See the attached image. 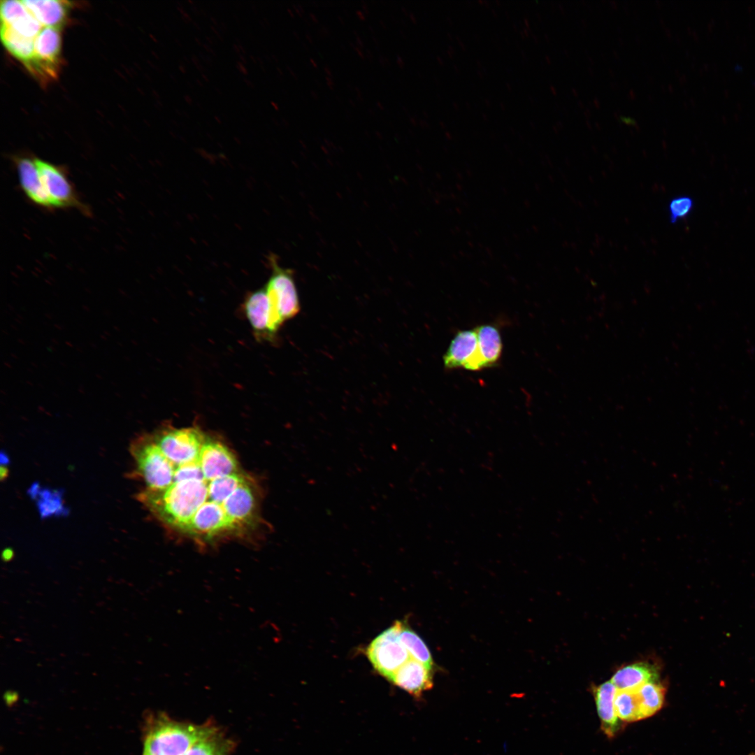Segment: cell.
<instances>
[{
  "label": "cell",
  "instance_id": "17",
  "mask_svg": "<svg viewBox=\"0 0 755 755\" xmlns=\"http://www.w3.org/2000/svg\"><path fill=\"white\" fill-rule=\"evenodd\" d=\"M234 743L217 728L193 745L183 755H229Z\"/></svg>",
  "mask_w": 755,
  "mask_h": 755
},
{
  "label": "cell",
  "instance_id": "1",
  "mask_svg": "<svg viewBox=\"0 0 755 755\" xmlns=\"http://www.w3.org/2000/svg\"><path fill=\"white\" fill-rule=\"evenodd\" d=\"M136 498L164 526L199 544L241 537L259 521V491L231 450L199 426L162 425Z\"/></svg>",
  "mask_w": 755,
  "mask_h": 755
},
{
  "label": "cell",
  "instance_id": "13",
  "mask_svg": "<svg viewBox=\"0 0 755 755\" xmlns=\"http://www.w3.org/2000/svg\"><path fill=\"white\" fill-rule=\"evenodd\" d=\"M477 336L475 330L459 331L452 340L443 357L444 366L447 369L463 367L475 352Z\"/></svg>",
  "mask_w": 755,
  "mask_h": 755
},
{
  "label": "cell",
  "instance_id": "21",
  "mask_svg": "<svg viewBox=\"0 0 755 755\" xmlns=\"http://www.w3.org/2000/svg\"><path fill=\"white\" fill-rule=\"evenodd\" d=\"M693 201L689 196H680L670 200L668 204L669 220L675 224L689 215L693 208Z\"/></svg>",
  "mask_w": 755,
  "mask_h": 755
},
{
  "label": "cell",
  "instance_id": "2",
  "mask_svg": "<svg viewBox=\"0 0 755 755\" xmlns=\"http://www.w3.org/2000/svg\"><path fill=\"white\" fill-rule=\"evenodd\" d=\"M217 728L212 722L195 724L172 719L164 713L151 715L145 726L143 755H183Z\"/></svg>",
  "mask_w": 755,
  "mask_h": 755
},
{
  "label": "cell",
  "instance_id": "5",
  "mask_svg": "<svg viewBox=\"0 0 755 755\" xmlns=\"http://www.w3.org/2000/svg\"><path fill=\"white\" fill-rule=\"evenodd\" d=\"M41 181L53 209L75 208L85 215L89 208L79 199L66 170L50 162L35 158Z\"/></svg>",
  "mask_w": 755,
  "mask_h": 755
},
{
  "label": "cell",
  "instance_id": "3",
  "mask_svg": "<svg viewBox=\"0 0 755 755\" xmlns=\"http://www.w3.org/2000/svg\"><path fill=\"white\" fill-rule=\"evenodd\" d=\"M403 622L396 621L368 645L366 654L375 669L388 680L410 657L398 639Z\"/></svg>",
  "mask_w": 755,
  "mask_h": 755
},
{
  "label": "cell",
  "instance_id": "10",
  "mask_svg": "<svg viewBox=\"0 0 755 755\" xmlns=\"http://www.w3.org/2000/svg\"><path fill=\"white\" fill-rule=\"evenodd\" d=\"M14 162L20 186L29 201L39 207L53 209L42 185L35 158L16 157Z\"/></svg>",
  "mask_w": 755,
  "mask_h": 755
},
{
  "label": "cell",
  "instance_id": "15",
  "mask_svg": "<svg viewBox=\"0 0 755 755\" xmlns=\"http://www.w3.org/2000/svg\"><path fill=\"white\" fill-rule=\"evenodd\" d=\"M666 686L659 680L644 684L635 691L641 719L653 716L664 705Z\"/></svg>",
  "mask_w": 755,
  "mask_h": 755
},
{
  "label": "cell",
  "instance_id": "4",
  "mask_svg": "<svg viewBox=\"0 0 755 755\" xmlns=\"http://www.w3.org/2000/svg\"><path fill=\"white\" fill-rule=\"evenodd\" d=\"M61 51V28L45 27L35 38L34 57L26 68L41 83L47 84L57 78Z\"/></svg>",
  "mask_w": 755,
  "mask_h": 755
},
{
  "label": "cell",
  "instance_id": "16",
  "mask_svg": "<svg viewBox=\"0 0 755 755\" xmlns=\"http://www.w3.org/2000/svg\"><path fill=\"white\" fill-rule=\"evenodd\" d=\"M1 37L7 50L26 67L34 57L36 38H26L3 24H1Z\"/></svg>",
  "mask_w": 755,
  "mask_h": 755
},
{
  "label": "cell",
  "instance_id": "11",
  "mask_svg": "<svg viewBox=\"0 0 755 755\" xmlns=\"http://www.w3.org/2000/svg\"><path fill=\"white\" fill-rule=\"evenodd\" d=\"M659 676L658 667L640 661L620 667L612 675L611 682L618 690L634 691L647 682L659 680Z\"/></svg>",
  "mask_w": 755,
  "mask_h": 755
},
{
  "label": "cell",
  "instance_id": "9",
  "mask_svg": "<svg viewBox=\"0 0 755 755\" xmlns=\"http://www.w3.org/2000/svg\"><path fill=\"white\" fill-rule=\"evenodd\" d=\"M617 689L610 681L592 688L598 715L603 733L610 738L615 737L621 730L623 722L617 717L614 699Z\"/></svg>",
  "mask_w": 755,
  "mask_h": 755
},
{
  "label": "cell",
  "instance_id": "23",
  "mask_svg": "<svg viewBox=\"0 0 755 755\" xmlns=\"http://www.w3.org/2000/svg\"><path fill=\"white\" fill-rule=\"evenodd\" d=\"M13 556L12 550L6 549L3 552V559L6 561H10Z\"/></svg>",
  "mask_w": 755,
  "mask_h": 755
},
{
  "label": "cell",
  "instance_id": "8",
  "mask_svg": "<svg viewBox=\"0 0 755 755\" xmlns=\"http://www.w3.org/2000/svg\"><path fill=\"white\" fill-rule=\"evenodd\" d=\"M389 681L413 696L419 697L433 686L432 669L410 657Z\"/></svg>",
  "mask_w": 755,
  "mask_h": 755
},
{
  "label": "cell",
  "instance_id": "7",
  "mask_svg": "<svg viewBox=\"0 0 755 755\" xmlns=\"http://www.w3.org/2000/svg\"><path fill=\"white\" fill-rule=\"evenodd\" d=\"M243 310L256 338L273 341L283 323L273 310L264 287L245 296Z\"/></svg>",
  "mask_w": 755,
  "mask_h": 755
},
{
  "label": "cell",
  "instance_id": "12",
  "mask_svg": "<svg viewBox=\"0 0 755 755\" xmlns=\"http://www.w3.org/2000/svg\"><path fill=\"white\" fill-rule=\"evenodd\" d=\"M27 10L43 27H59L66 22L72 2L59 0H23Z\"/></svg>",
  "mask_w": 755,
  "mask_h": 755
},
{
  "label": "cell",
  "instance_id": "6",
  "mask_svg": "<svg viewBox=\"0 0 755 755\" xmlns=\"http://www.w3.org/2000/svg\"><path fill=\"white\" fill-rule=\"evenodd\" d=\"M270 263L272 273L264 287L273 310L284 324L299 313V295L291 271L279 266L274 257H270Z\"/></svg>",
  "mask_w": 755,
  "mask_h": 755
},
{
  "label": "cell",
  "instance_id": "19",
  "mask_svg": "<svg viewBox=\"0 0 755 755\" xmlns=\"http://www.w3.org/2000/svg\"><path fill=\"white\" fill-rule=\"evenodd\" d=\"M614 706L617 717L623 723L642 719L635 691L617 689Z\"/></svg>",
  "mask_w": 755,
  "mask_h": 755
},
{
  "label": "cell",
  "instance_id": "18",
  "mask_svg": "<svg viewBox=\"0 0 755 755\" xmlns=\"http://www.w3.org/2000/svg\"><path fill=\"white\" fill-rule=\"evenodd\" d=\"M398 639L411 658L433 668V661L431 652L423 640L415 632L403 624L398 632Z\"/></svg>",
  "mask_w": 755,
  "mask_h": 755
},
{
  "label": "cell",
  "instance_id": "20",
  "mask_svg": "<svg viewBox=\"0 0 755 755\" xmlns=\"http://www.w3.org/2000/svg\"><path fill=\"white\" fill-rule=\"evenodd\" d=\"M1 24L8 26L18 34L29 38H35L43 28L28 10L9 24Z\"/></svg>",
  "mask_w": 755,
  "mask_h": 755
},
{
  "label": "cell",
  "instance_id": "14",
  "mask_svg": "<svg viewBox=\"0 0 755 755\" xmlns=\"http://www.w3.org/2000/svg\"><path fill=\"white\" fill-rule=\"evenodd\" d=\"M475 330L477 336V351L486 367L492 366L497 364L502 352L503 344L499 331L491 324L481 325Z\"/></svg>",
  "mask_w": 755,
  "mask_h": 755
},
{
  "label": "cell",
  "instance_id": "22",
  "mask_svg": "<svg viewBox=\"0 0 755 755\" xmlns=\"http://www.w3.org/2000/svg\"><path fill=\"white\" fill-rule=\"evenodd\" d=\"M27 10V8L22 1H1L0 6L1 24H9Z\"/></svg>",
  "mask_w": 755,
  "mask_h": 755
}]
</instances>
